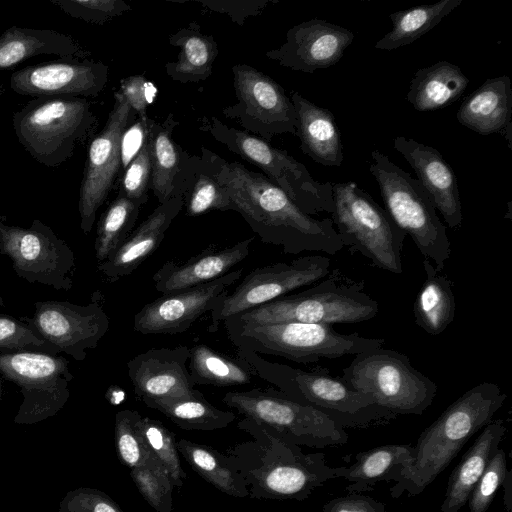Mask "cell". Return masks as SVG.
I'll return each mask as SVG.
<instances>
[{
	"label": "cell",
	"instance_id": "cell-1",
	"mask_svg": "<svg viewBox=\"0 0 512 512\" xmlns=\"http://www.w3.org/2000/svg\"><path fill=\"white\" fill-rule=\"evenodd\" d=\"M221 178L234 211L263 243L293 255L302 252L335 255L344 247L331 218L316 219L306 214L263 174L239 162L226 161Z\"/></svg>",
	"mask_w": 512,
	"mask_h": 512
},
{
	"label": "cell",
	"instance_id": "cell-2",
	"mask_svg": "<svg viewBox=\"0 0 512 512\" xmlns=\"http://www.w3.org/2000/svg\"><path fill=\"white\" fill-rule=\"evenodd\" d=\"M237 426L254 441L235 446L227 456L245 479L249 496L304 500L326 482L339 478L343 466H329L324 453L305 454L300 446L245 417Z\"/></svg>",
	"mask_w": 512,
	"mask_h": 512
},
{
	"label": "cell",
	"instance_id": "cell-3",
	"mask_svg": "<svg viewBox=\"0 0 512 512\" xmlns=\"http://www.w3.org/2000/svg\"><path fill=\"white\" fill-rule=\"evenodd\" d=\"M507 395L484 381L463 393L423 430L414 447L413 462L390 489L393 498L404 492L422 493L452 462L467 441L489 424Z\"/></svg>",
	"mask_w": 512,
	"mask_h": 512
},
{
	"label": "cell",
	"instance_id": "cell-4",
	"mask_svg": "<svg viewBox=\"0 0 512 512\" xmlns=\"http://www.w3.org/2000/svg\"><path fill=\"white\" fill-rule=\"evenodd\" d=\"M237 349V356L251 367L256 376L274 385L292 400L321 411L344 429L367 427L396 416L377 406L371 396L355 390L342 378L326 371H306L268 361L247 349Z\"/></svg>",
	"mask_w": 512,
	"mask_h": 512
},
{
	"label": "cell",
	"instance_id": "cell-5",
	"mask_svg": "<svg viewBox=\"0 0 512 512\" xmlns=\"http://www.w3.org/2000/svg\"><path fill=\"white\" fill-rule=\"evenodd\" d=\"M378 312V302L365 292L364 282L334 268L306 290L286 294L230 318L245 324L303 322L333 325L368 321Z\"/></svg>",
	"mask_w": 512,
	"mask_h": 512
},
{
	"label": "cell",
	"instance_id": "cell-6",
	"mask_svg": "<svg viewBox=\"0 0 512 512\" xmlns=\"http://www.w3.org/2000/svg\"><path fill=\"white\" fill-rule=\"evenodd\" d=\"M98 119L87 98H33L13 113L12 125L20 145L38 163L57 168L75 148L89 140Z\"/></svg>",
	"mask_w": 512,
	"mask_h": 512
},
{
	"label": "cell",
	"instance_id": "cell-7",
	"mask_svg": "<svg viewBox=\"0 0 512 512\" xmlns=\"http://www.w3.org/2000/svg\"><path fill=\"white\" fill-rule=\"evenodd\" d=\"M224 327L228 338L237 348L303 364L315 363L323 358L357 355L385 344L383 338L364 337L357 332L341 334L330 324H245L228 318L224 321Z\"/></svg>",
	"mask_w": 512,
	"mask_h": 512
},
{
	"label": "cell",
	"instance_id": "cell-8",
	"mask_svg": "<svg viewBox=\"0 0 512 512\" xmlns=\"http://www.w3.org/2000/svg\"><path fill=\"white\" fill-rule=\"evenodd\" d=\"M369 171L376 180L385 210L410 236L424 259L442 270L451 255V242L436 208L421 183L379 150L371 152Z\"/></svg>",
	"mask_w": 512,
	"mask_h": 512
},
{
	"label": "cell",
	"instance_id": "cell-9",
	"mask_svg": "<svg viewBox=\"0 0 512 512\" xmlns=\"http://www.w3.org/2000/svg\"><path fill=\"white\" fill-rule=\"evenodd\" d=\"M334 227L344 247L394 274L403 272L402 250L407 236L391 216L355 182L332 183Z\"/></svg>",
	"mask_w": 512,
	"mask_h": 512
},
{
	"label": "cell",
	"instance_id": "cell-10",
	"mask_svg": "<svg viewBox=\"0 0 512 512\" xmlns=\"http://www.w3.org/2000/svg\"><path fill=\"white\" fill-rule=\"evenodd\" d=\"M200 127L243 160L255 165L308 215L332 214L334 200L332 182L316 181L307 168L287 151L239 128L223 123L217 117L204 118Z\"/></svg>",
	"mask_w": 512,
	"mask_h": 512
},
{
	"label": "cell",
	"instance_id": "cell-11",
	"mask_svg": "<svg viewBox=\"0 0 512 512\" xmlns=\"http://www.w3.org/2000/svg\"><path fill=\"white\" fill-rule=\"evenodd\" d=\"M341 378L394 415L423 414L437 393L436 383L414 368L407 355L383 346L355 355Z\"/></svg>",
	"mask_w": 512,
	"mask_h": 512
},
{
	"label": "cell",
	"instance_id": "cell-12",
	"mask_svg": "<svg viewBox=\"0 0 512 512\" xmlns=\"http://www.w3.org/2000/svg\"><path fill=\"white\" fill-rule=\"evenodd\" d=\"M222 401L245 418L298 446L326 448L348 442L345 429L327 415L273 388L230 391Z\"/></svg>",
	"mask_w": 512,
	"mask_h": 512
},
{
	"label": "cell",
	"instance_id": "cell-13",
	"mask_svg": "<svg viewBox=\"0 0 512 512\" xmlns=\"http://www.w3.org/2000/svg\"><path fill=\"white\" fill-rule=\"evenodd\" d=\"M0 254L12 261L17 276L69 291L76 264L72 249L39 219L29 227L10 225L0 218Z\"/></svg>",
	"mask_w": 512,
	"mask_h": 512
},
{
	"label": "cell",
	"instance_id": "cell-14",
	"mask_svg": "<svg viewBox=\"0 0 512 512\" xmlns=\"http://www.w3.org/2000/svg\"><path fill=\"white\" fill-rule=\"evenodd\" d=\"M63 356L38 352L0 353V373L21 390L17 424H35L54 416L70 397L74 375Z\"/></svg>",
	"mask_w": 512,
	"mask_h": 512
},
{
	"label": "cell",
	"instance_id": "cell-15",
	"mask_svg": "<svg viewBox=\"0 0 512 512\" xmlns=\"http://www.w3.org/2000/svg\"><path fill=\"white\" fill-rule=\"evenodd\" d=\"M237 102L222 109L243 131L267 142L278 135L296 136V113L284 88L273 78L248 64L232 67Z\"/></svg>",
	"mask_w": 512,
	"mask_h": 512
},
{
	"label": "cell",
	"instance_id": "cell-16",
	"mask_svg": "<svg viewBox=\"0 0 512 512\" xmlns=\"http://www.w3.org/2000/svg\"><path fill=\"white\" fill-rule=\"evenodd\" d=\"M330 266L331 260L328 257L309 255L250 271L242 282L232 292L228 291L209 312L212 327L232 316L316 283L329 274Z\"/></svg>",
	"mask_w": 512,
	"mask_h": 512
},
{
	"label": "cell",
	"instance_id": "cell-17",
	"mask_svg": "<svg viewBox=\"0 0 512 512\" xmlns=\"http://www.w3.org/2000/svg\"><path fill=\"white\" fill-rule=\"evenodd\" d=\"M135 111L119 91L103 129L90 141L79 189L80 228L91 232L98 209L104 204L121 170V139Z\"/></svg>",
	"mask_w": 512,
	"mask_h": 512
},
{
	"label": "cell",
	"instance_id": "cell-18",
	"mask_svg": "<svg viewBox=\"0 0 512 512\" xmlns=\"http://www.w3.org/2000/svg\"><path fill=\"white\" fill-rule=\"evenodd\" d=\"M22 320L77 361H83L88 350L97 347L110 326L108 315L96 300L85 306L68 301H38L33 317Z\"/></svg>",
	"mask_w": 512,
	"mask_h": 512
},
{
	"label": "cell",
	"instance_id": "cell-19",
	"mask_svg": "<svg viewBox=\"0 0 512 512\" xmlns=\"http://www.w3.org/2000/svg\"><path fill=\"white\" fill-rule=\"evenodd\" d=\"M242 273V268L234 269L214 281L156 298L135 314L134 331L143 335L184 333L214 308Z\"/></svg>",
	"mask_w": 512,
	"mask_h": 512
},
{
	"label": "cell",
	"instance_id": "cell-20",
	"mask_svg": "<svg viewBox=\"0 0 512 512\" xmlns=\"http://www.w3.org/2000/svg\"><path fill=\"white\" fill-rule=\"evenodd\" d=\"M109 67L90 58H61L12 73L10 88L21 96L97 97L106 87Z\"/></svg>",
	"mask_w": 512,
	"mask_h": 512
},
{
	"label": "cell",
	"instance_id": "cell-21",
	"mask_svg": "<svg viewBox=\"0 0 512 512\" xmlns=\"http://www.w3.org/2000/svg\"><path fill=\"white\" fill-rule=\"evenodd\" d=\"M352 31L314 18L291 27L285 42L266 52V57L293 71L314 73L335 65L353 42Z\"/></svg>",
	"mask_w": 512,
	"mask_h": 512
},
{
	"label": "cell",
	"instance_id": "cell-22",
	"mask_svg": "<svg viewBox=\"0 0 512 512\" xmlns=\"http://www.w3.org/2000/svg\"><path fill=\"white\" fill-rule=\"evenodd\" d=\"M189 347L151 348L127 363L128 376L142 401L191 394L195 388L188 371Z\"/></svg>",
	"mask_w": 512,
	"mask_h": 512
},
{
	"label": "cell",
	"instance_id": "cell-23",
	"mask_svg": "<svg viewBox=\"0 0 512 512\" xmlns=\"http://www.w3.org/2000/svg\"><path fill=\"white\" fill-rule=\"evenodd\" d=\"M394 149L410 164L417 180L429 194L436 210L451 229H458L463 220L456 175L441 153L412 138L397 136Z\"/></svg>",
	"mask_w": 512,
	"mask_h": 512
},
{
	"label": "cell",
	"instance_id": "cell-24",
	"mask_svg": "<svg viewBox=\"0 0 512 512\" xmlns=\"http://www.w3.org/2000/svg\"><path fill=\"white\" fill-rule=\"evenodd\" d=\"M253 237L232 246L208 248L185 261L169 260L152 276L158 292L170 294L214 281L242 262L250 253Z\"/></svg>",
	"mask_w": 512,
	"mask_h": 512
},
{
	"label": "cell",
	"instance_id": "cell-25",
	"mask_svg": "<svg viewBox=\"0 0 512 512\" xmlns=\"http://www.w3.org/2000/svg\"><path fill=\"white\" fill-rule=\"evenodd\" d=\"M183 207L181 193L159 204L104 262L98 264V270L110 282L130 275L159 247Z\"/></svg>",
	"mask_w": 512,
	"mask_h": 512
},
{
	"label": "cell",
	"instance_id": "cell-26",
	"mask_svg": "<svg viewBox=\"0 0 512 512\" xmlns=\"http://www.w3.org/2000/svg\"><path fill=\"white\" fill-rule=\"evenodd\" d=\"M456 118L460 124L480 135L501 134L511 149L512 88L503 75L489 78L460 105Z\"/></svg>",
	"mask_w": 512,
	"mask_h": 512
},
{
	"label": "cell",
	"instance_id": "cell-27",
	"mask_svg": "<svg viewBox=\"0 0 512 512\" xmlns=\"http://www.w3.org/2000/svg\"><path fill=\"white\" fill-rule=\"evenodd\" d=\"M296 113V136L302 152L323 166H341L344 160L341 134L332 112L291 92Z\"/></svg>",
	"mask_w": 512,
	"mask_h": 512
},
{
	"label": "cell",
	"instance_id": "cell-28",
	"mask_svg": "<svg viewBox=\"0 0 512 512\" xmlns=\"http://www.w3.org/2000/svg\"><path fill=\"white\" fill-rule=\"evenodd\" d=\"M179 122L170 112L155 122L150 133L152 174L150 190L159 204L185 192V179L191 155L173 137Z\"/></svg>",
	"mask_w": 512,
	"mask_h": 512
},
{
	"label": "cell",
	"instance_id": "cell-29",
	"mask_svg": "<svg viewBox=\"0 0 512 512\" xmlns=\"http://www.w3.org/2000/svg\"><path fill=\"white\" fill-rule=\"evenodd\" d=\"M40 55L85 59L91 53L71 35L51 29L12 26L0 36V72Z\"/></svg>",
	"mask_w": 512,
	"mask_h": 512
},
{
	"label": "cell",
	"instance_id": "cell-30",
	"mask_svg": "<svg viewBox=\"0 0 512 512\" xmlns=\"http://www.w3.org/2000/svg\"><path fill=\"white\" fill-rule=\"evenodd\" d=\"M506 432L502 419L491 421L452 471L445 492L441 512H459L483 474L489 461L499 449Z\"/></svg>",
	"mask_w": 512,
	"mask_h": 512
},
{
	"label": "cell",
	"instance_id": "cell-31",
	"mask_svg": "<svg viewBox=\"0 0 512 512\" xmlns=\"http://www.w3.org/2000/svg\"><path fill=\"white\" fill-rule=\"evenodd\" d=\"M226 160L201 147V155H191L183 195L186 214L191 217L212 210L234 211L221 172Z\"/></svg>",
	"mask_w": 512,
	"mask_h": 512
},
{
	"label": "cell",
	"instance_id": "cell-32",
	"mask_svg": "<svg viewBox=\"0 0 512 512\" xmlns=\"http://www.w3.org/2000/svg\"><path fill=\"white\" fill-rule=\"evenodd\" d=\"M413 453L410 444L383 445L360 452L354 464L343 466L339 478L350 482L346 487L349 493L371 491L381 481L397 483L412 464Z\"/></svg>",
	"mask_w": 512,
	"mask_h": 512
},
{
	"label": "cell",
	"instance_id": "cell-33",
	"mask_svg": "<svg viewBox=\"0 0 512 512\" xmlns=\"http://www.w3.org/2000/svg\"><path fill=\"white\" fill-rule=\"evenodd\" d=\"M468 83L459 66L439 61L414 73L406 99L419 112L435 111L456 102Z\"/></svg>",
	"mask_w": 512,
	"mask_h": 512
},
{
	"label": "cell",
	"instance_id": "cell-34",
	"mask_svg": "<svg viewBox=\"0 0 512 512\" xmlns=\"http://www.w3.org/2000/svg\"><path fill=\"white\" fill-rule=\"evenodd\" d=\"M169 44L180 49L177 59L165 64L166 74L182 84L207 80L218 56V45L212 35L202 32L196 22L169 36Z\"/></svg>",
	"mask_w": 512,
	"mask_h": 512
},
{
	"label": "cell",
	"instance_id": "cell-35",
	"mask_svg": "<svg viewBox=\"0 0 512 512\" xmlns=\"http://www.w3.org/2000/svg\"><path fill=\"white\" fill-rule=\"evenodd\" d=\"M425 280L413 305L415 323L432 336L443 333L456 313V299L450 278L424 259Z\"/></svg>",
	"mask_w": 512,
	"mask_h": 512
},
{
	"label": "cell",
	"instance_id": "cell-36",
	"mask_svg": "<svg viewBox=\"0 0 512 512\" xmlns=\"http://www.w3.org/2000/svg\"><path fill=\"white\" fill-rule=\"evenodd\" d=\"M143 403L169 418L184 430L212 431L230 425L236 414L212 405L197 389L181 397L148 399Z\"/></svg>",
	"mask_w": 512,
	"mask_h": 512
},
{
	"label": "cell",
	"instance_id": "cell-37",
	"mask_svg": "<svg viewBox=\"0 0 512 512\" xmlns=\"http://www.w3.org/2000/svg\"><path fill=\"white\" fill-rule=\"evenodd\" d=\"M176 445L191 468L213 487L229 496H249L245 479L227 455L184 438L178 440Z\"/></svg>",
	"mask_w": 512,
	"mask_h": 512
},
{
	"label": "cell",
	"instance_id": "cell-38",
	"mask_svg": "<svg viewBox=\"0 0 512 512\" xmlns=\"http://www.w3.org/2000/svg\"><path fill=\"white\" fill-rule=\"evenodd\" d=\"M188 371L195 385L216 387L246 385L255 376L241 357L225 355L206 344L189 348Z\"/></svg>",
	"mask_w": 512,
	"mask_h": 512
},
{
	"label": "cell",
	"instance_id": "cell-39",
	"mask_svg": "<svg viewBox=\"0 0 512 512\" xmlns=\"http://www.w3.org/2000/svg\"><path fill=\"white\" fill-rule=\"evenodd\" d=\"M463 0H440L391 13L392 29L375 44L381 50H395L411 44L429 32Z\"/></svg>",
	"mask_w": 512,
	"mask_h": 512
},
{
	"label": "cell",
	"instance_id": "cell-40",
	"mask_svg": "<svg viewBox=\"0 0 512 512\" xmlns=\"http://www.w3.org/2000/svg\"><path fill=\"white\" fill-rule=\"evenodd\" d=\"M141 206L127 197L117 194L101 215L96 231L95 256L104 262L130 235L139 216Z\"/></svg>",
	"mask_w": 512,
	"mask_h": 512
},
{
	"label": "cell",
	"instance_id": "cell-41",
	"mask_svg": "<svg viewBox=\"0 0 512 512\" xmlns=\"http://www.w3.org/2000/svg\"><path fill=\"white\" fill-rule=\"evenodd\" d=\"M138 428L150 454L166 469L173 486L180 489L187 475L181 466L174 433L150 417H141Z\"/></svg>",
	"mask_w": 512,
	"mask_h": 512
},
{
	"label": "cell",
	"instance_id": "cell-42",
	"mask_svg": "<svg viewBox=\"0 0 512 512\" xmlns=\"http://www.w3.org/2000/svg\"><path fill=\"white\" fill-rule=\"evenodd\" d=\"M130 476L145 501L157 512H173L174 489L166 469L154 457L130 470Z\"/></svg>",
	"mask_w": 512,
	"mask_h": 512
},
{
	"label": "cell",
	"instance_id": "cell-43",
	"mask_svg": "<svg viewBox=\"0 0 512 512\" xmlns=\"http://www.w3.org/2000/svg\"><path fill=\"white\" fill-rule=\"evenodd\" d=\"M142 416L135 410L124 409L115 416V447L120 462L130 470L144 465L153 457L143 442L138 422Z\"/></svg>",
	"mask_w": 512,
	"mask_h": 512
},
{
	"label": "cell",
	"instance_id": "cell-44",
	"mask_svg": "<svg viewBox=\"0 0 512 512\" xmlns=\"http://www.w3.org/2000/svg\"><path fill=\"white\" fill-rule=\"evenodd\" d=\"M38 352L56 356L60 350L29 323L0 313V353Z\"/></svg>",
	"mask_w": 512,
	"mask_h": 512
},
{
	"label": "cell",
	"instance_id": "cell-45",
	"mask_svg": "<svg viewBox=\"0 0 512 512\" xmlns=\"http://www.w3.org/2000/svg\"><path fill=\"white\" fill-rule=\"evenodd\" d=\"M151 174L152 164L149 136L140 151L124 169L118 193L142 206L148 200Z\"/></svg>",
	"mask_w": 512,
	"mask_h": 512
},
{
	"label": "cell",
	"instance_id": "cell-46",
	"mask_svg": "<svg viewBox=\"0 0 512 512\" xmlns=\"http://www.w3.org/2000/svg\"><path fill=\"white\" fill-rule=\"evenodd\" d=\"M50 2L70 17L95 25H104L132 9L122 0H50Z\"/></svg>",
	"mask_w": 512,
	"mask_h": 512
},
{
	"label": "cell",
	"instance_id": "cell-47",
	"mask_svg": "<svg viewBox=\"0 0 512 512\" xmlns=\"http://www.w3.org/2000/svg\"><path fill=\"white\" fill-rule=\"evenodd\" d=\"M507 472L505 451L499 448L489 461L467 501L470 512H486Z\"/></svg>",
	"mask_w": 512,
	"mask_h": 512
},
{
	"label": "cell",
	"instance_id": "cell-48",
	"mask_svg": "<svg viewBox=\"0 0 512 512\" xmlns=\"http://www.w3.org/2000/svg\"><path fill=\"white\" fill-rule=\"evenodd\" d=\"M59 512H124L106 493L90 487L68 491L59 503Z\"/></svg>",
	"mask_w": 512,
	"mask_h": 512
},
{
	"label": "cell",
	"instance_id": "cell-49",
	"mask_svg": "<svg viewBox=\"0 0 512 512\" xmlns=\"http://www.w3.org/2000/svg\"><path fill=\"white\" fill-rule=\"evenodd\" d=\"M273 0H200L199 5L208 11L227 15L235 24L243 26L245 21L260 15Z\"/></svg>",
	"mask_w": 512,
	"mask_h": 512
},
{
	"label": "cell",
	"instance_id": "cell-50",
	"mask_svg": "<svg viewBox=\"0 0 512 512\" xmlns=\"http://www.w3.org/2000/svg\"><path fill=\"white\" fill-rule=\"evenodd\" d=\"M118 91L135 111L138 118L148 116L147 107L153 102L157 90L143 75L123 78Z\"/></svg>",
	"mask_w": 512,
	"mask_h": 512
},
{
	"label": "cell",
	"instance_id": "cell-51",
	"mask_svg": "<svg viewBox=\"0 0 512 512\" xmlns=\"http://www.w3.org/2000/svg\"><path fill=\"white\" fill-rule=\"evenodd\" d=\"M155 120L147 117L138 118L128 127L121 139V169H125L135 155L140 151L150 136Z\"/></svg>",
	"mask_w": 512,
	"mask_h": 512
},
{
	"label": "cell",
	"instance_id": "cell-52",
	"mask_svg": "<svg viewBox=\"0 0 512 512\" xmlns=\"http://www.w3.org/2000/svg\"><path fill=\"white\" fill-rule=\"evenodd\" d=\"M322 512H386V505L361 493H349L325 503Z\"/></svg>",
	"mask_w": 512,
	"mask_h": 512
},
{
	"label": "cell",
	"instance_id": "cell-53",
	"mask_svg": "<svg viewBox=\"0 0 512 512\" xmlns=\"http://www.w3.org/2000/svg\"><path fill=\"white\" fill-rule=\"evenodd\" d=\"M511 476H512L511 471L507 470L504 482L502 484L504 486V504H505L506 512H511V501H512L511 500V496H512V492H511L512 477Z\"/></svg>",
	"mask_w": 512,
	"mask_h": 512
},
{
	"label": "cell",
	"instance_id": "cell-54",
	"mask_svg": "<svg viewBox=\"0 0 512 512\" xmlns=\"http://www.w3.org/2000/svg\"><path fill=\"white\" fill-rule=\"evenodd\" d=\"M4 306V300L3 298L0 296V307Z\"/></svg>",
	"mask_w": 512,
	"mask_h": 512
},
{
	"label": "cell",
	"instance_id": "cell-55",
	"mask_svg": "<svg viewBox=\"0 0 512 512\" xmlns=\"http://www.w3.org/2000/svg\"><path fill=\"white\" fill-rule=\"evenodd\" d=\"M1 396H2V381L0 379V398H1Z\"/></svg>",
	"mask_w": 512,
	"mask_h": 512
}]
</instances>
